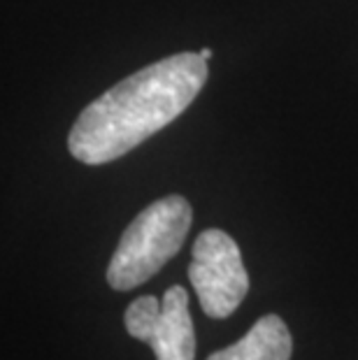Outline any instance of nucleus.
<instances>
[{
    "instance_id": "5",
    "label": "nucleus",
    "mask_w": 358,
    "mask_h": 360,
    "mask_svg": "<svg viewBox=\"0 0 358 360\" xmlns=\"http://www.w3.org/2000/svg\"><path fill=\"white\" fill-rule=\"evenodd\" d=\"M293 340L277 314H265L240 342L215 351L207 360H291Z\"/></svg>"
},
{
    "instance_id": "6",
    "label": "nucleus",
    "mask_w": 358,
    "mask_h": 360,
    "mask_svg": "<svg viewBox=\"0 0 358 360\" xmlns=\"http://www.w3.org/2000/svg\"><path fill=\"white\" fill-rule=\"evenodd\" d=\"M198 53H200V58H205V60H210V58H212V49H200Z\"/></svg>"
},
{
    "instance_id": "4",
    "label": "nucleus",
    "mask_w": 358,
    "mask_h": 360,
    "mask_svg": "<svg viewBox=\"0 0 358 360\" xmlns=\"http://www.w3.org/2000/svg\"><path fill=\"white\" fill-rule=\"evenodd\" d=\"M124 323L128 335L149 344L156 360L196 358V330L184 286H170L163 300L154 295L133 300L124 314Z\"/></svg>"
},
{
    "instance_id": "3",
    "label": "nucleus",
    "mask_w": 358,
    "mask_h": 360,
    "mask_svg": "<svg viewBox=\"0 0 358 360\" xmlns=\"http://www.w3.org/2000/svg\"><path fill=\"white\" fill-rule=\"evenodd\" d=\"M188 279L210 319H228L249 293V274L240 247L219 228L203 231L193 242Z\"/></svg>"
},
{
    "instance_id": "2",
    "label": "nucleus",
    "mask_w": 358,
    "mask_h": 360,
    "mask_svg": "<svg viewBox=\"0 0 358 360\" xmlns=\"http://www.w3.org/2000/svg\"><path fill=\"white\" fill-rule=\"evenodd\" d=\"M193 210L186 198L165 195L131 221L108 267L114 290H131L151 279L184 244L191 231Z\"/></svg>"
},
{
    "instance_id": "1",
    "label": "nucleus",
    "mask_w": 358,
    "mask_h": 360,
    "mask_svg": "<svg viewBox=\"0 0 358 360\" xmlns=\"http://www.w3.org/2000/svg\"><path fill=\"white\" fill-rule=\"evenodd\" d=\"M207 75V60L193 51L142 68L79 114L68 135V149L84 165L121 158L172 124L196 101Z\"/></svg>"
}]
</instances>
